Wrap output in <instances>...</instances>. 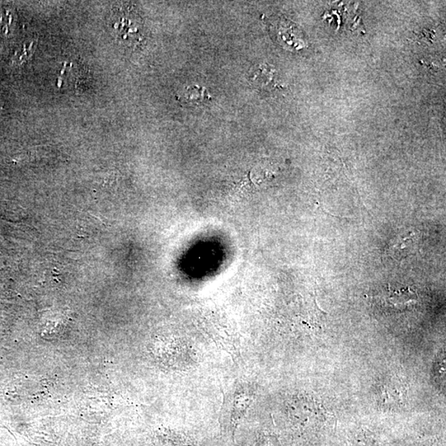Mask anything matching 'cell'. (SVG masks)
<instances>
[{
	"label": "cell",
	"instance_id": "obj_1",
	"mask_svg": "<svg viewBox=\"0 0 446 446\" xmlns=\"http://www.w3.org/2000/svg\"><path fill=\"white\" fill-rule=\"evenodd\" d=\"M254 399V391L250 383H237L225 393L221 413V424L234 438L239 425Z\"/></svg>",
	"mask_w": 446,
	"mask_h": 446
},
{
	"label": "cell",
	"instance_id": "obj_5",
	"mask_svg": "<svg viewBox=\"0 0 446 446\" xmlns=\"http://www.w3.org/2000/svg\"><path fill=\"white\" fill-rule=\"evenodd\" d=\"M211 98L212 97L208 91L204 87L199 86H188L177 96L178 102L189 106L204 105V103L210 101Z\"/></svg>",
	"mask_w": 446,
	"mask_h": 446
},
{
	"label": "cell",
	"instance_id": "obj_2",
	"mask_svg": "<svg viewBox=\"0 0 446 446\" xmlns=\"http://www.w3.org/2000/svg\"><path fill=\"white\" fill-rule=\"evenodd\" d=\"M119 12H114L112 16V32L117 39L122 41H129V36L138 34L140 31L138 18L129 11L119 9Z\"/></svg>",
	"mask_w": 446,
	"mask_h": 446
},
{
	"label": "cell",
	"instance_id": "obj_3",
	"mask_svg": "<svg viewBox=\"0 0 446 446\" xmlns=\"http://www.w3.org/2000/svg\"><path fill=\"white\" fill-rule=\"evenodd\" d=\"M417 235L411 231L399 234L389 244L388 251L394 260L401 261L415 250Z\"/></svg>",
	"mask_w": 446,
	"mask_h": 446
},
{
	"label": "cell",
	"instance_id": "obj_4",
	"mask_svg": "<svg viewBox=\"0 0 446 446\" xmlns=\"http://www.w3.org/2000/svg\"><path fill=\"white\" fill-rule=\"evenodd\" d=\"M254 86L261 91H271L282 88L276 78V70L270 65H262L258 67L251 77Z\"/></svg>",
	"mask_w": 446,
	"mask_h": 446
},
{
	"label": "cell",
	"instance_id": "obj_6",
	"mask_svg": "<svg viewBox=\"0 0 446 446\" xmlns=\"http://www.w3.org/2000/svg\"><path fill=\"white\" fill-rule=\"evenodd\" d=\"M35 42H30L29 46L27 44L22 46V48L16 51L13 58V64L20 65L25 63L26 60L30 58L32 53H34V46Z\"/></svg>",
	"mask_w": 446,
	"mask_h": 446
},
{
	"label": "cell",
	"instance_id": "obj_7",
	"mask_svg": "<svg viewBox=\"0 0 446 446\" xmlns=\"http://www.w3.org/2000/svg\"><path fill=\"white\" fill-rule=\"evenodd\" d=\"M0 111H1V109H0Z\"/></svg>",
	"mask_w": 446,
	"mask_h": 446
}]
</instances>
